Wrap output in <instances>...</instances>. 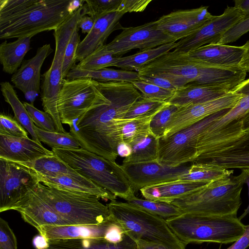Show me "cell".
<instances>
[{"label":"cell","mask_w":249,"mask_h":249,"mask_svg":"<svg viewBox=\"0 0 249 249\" xmlns=\"http://www.w3.org/2000/svg\"><path fill=\"white\" fill-rule=\"evenodd\" d=\"M94 84L110 103L91 109L73 121L70 132L81 148L115 161L118 144L123 142L121 121L142 94L130 82L94 80Z\"/></svg>","instance_id":"cell-1"},{"label":"cell","mask_w":249,"mask_h":249,"mask_svg":"<svg viewBox=\"0 0 249 249\" xmlns=\"http://www.w3.org/2000/svg\"><path fill=\"white\" fill-rule=\"evenodd\" d=\"M139 75L158 76L169 81L177 89L195 84L221 87L233 91L246 79L240 67L217 68L207 66L188 53L169 51L145 65Z\"/></svg>","instance_id":"cell-2"},{"label":"cell","mask_w":249,"mask_h":249,"mask_svg":"<svg viewBox=\"0 0 249 249\" xmlns=\"http://www.w3.org/2000/svg\"><path fill=\"white\" fill-rule=\"evenodd\" d=\"M194 162H205L226 169H249V128L238 120L214 134L198 140Z\"/></svg>","instance_id":"cell-3"},{"label":"cell","mask_w":249,"mask_h":249,"mask_svg":"<svg viewBox=\"0 0 249 249\" xmlns=\"http://www.w3.org/2000/svg\"><path fill=\"white\" fill-rule=\"evenodd\" d=\"M242 174L207 184L202 188L171 203L184 213L206 216H237L242 204Z\"/></svg>","instance_id":"cell-4"},{"label":"cell","mask_w":249,"mask_h":249,"mask_svg":"<svg viewBox=\"0 0 249 249\" xmlns=\"http://www.w3.org/2000/svg\"><path fill=\"white\" fill-rule=\"evenodd\" d=\"M53 153L82 176L127 201L135 193L121 165L80 147L52 148Z\"/></svg>","instance_id":"cell-5"},{"label":"cell","mask_w":249,"mask_h":249,"mask_svg":"<svg viewBox=\"0 0 249 249\" xmlns=\"http://www.w3.org/2000/svg\"><path fill=\"white\" fill-rule=\"evenodd\" d=\"M110 218L135 242L162 244L170 249H185L166 220L127 202L110 201L107 205Z\"/></svg>","instance_id":"cell-6"},{"label":"cell","mask_w":249,"mask_h":249,"mask_svg":"<svg viewBox=\"0 0 249 249\" xmlns=\"http://www.w3.org/2000/svg\"><path fill=\"white\" fill-rule=\"evenodd\" d=\"M166 221L186 246L192 243L234 242L243 235L246 229V225L237 216H206L184 213Z\"/></svg>","instance_id":"cell-7"},{"label":"cell","mask_w":249,"mask_h":249,"mask_svg":"<svg viewBox=\"0 0 249 249\" xmlns=\"http://www.w3.org/2000/svg\"><path fill=\"white\" fill-rule=\"evenodd\" d=\"M39 197L70 225H99L110 219L107 205L97 196L47 186L34 188Z\"/></svg>","instance_id":"cell-8"},{"label":"cell","mask_w":249,"mask_h":249,"mask_svg":"<svg viewBox=\"0 0 249 249\" xmlns=\"http://www.w3.org/2000/svg\"><path fill=\"white\" fill-rule=\"evenodd\" d=\"M70 0H37L33 5L6 20L0 21V39L31 37L54 30L71 15Z\"/></svg>","instance_id":"cell-9"},{"label":"cell","mask_w":249,"mask_h":249,"mask_svg":"<svg viewBox=\"0 0 249 249\" xmlns=\"http://www.w3.org/2000/svg\"><path fill=\"white\" fill-rule=\"evenodd\" d=\"M109 103L91 78L64 79L57 103L60 121L70 126L89 110Z\"/></svg>","instance_id":"cell-10"},{"label":"cell","mask_w":249,"mask_h":249,"mask_svg":"<svg viewBox=\"0 0 249 249\" xmlns=\"http://www.w3.org/2000/svg\"><path fill=\"white\" fill-rule=\"evenodd\" d=\"M229 109L213 114L168 137L159 138L158 161L170 167H177L194 162L196 154V142L199 134Z\"/></svg>","instance_id":"cell-11"},{"label":"cell","mask_w":249,"mask_h":249,"mask_svg":"<svg viewBox=\"0 0 249 249\" xmlns=\"http://www.w3.org/2000/svg\"><path fill=\"white\" fill-rule=\"evenodd\" d=\"M39 182L36 173L16 162L0 159V212L12 207Z\"/></svg>","instance_id":"cell-12"},{"label":"cell","mask_w":249,"mask_h":249,"mask_svg":"<svg viewBox=\"0 0 249 249\" xmlns=\"http://www.w3.org/2000/svg\"><path fill=\"white\" fill-rule=\"evenodd\" d=\"M176 42L157 28L156 21L136 26L124 28L110 43L107 49L114 55H121L135 49L140 51Z\"/></svg>","instance_id":"cell-13"},{"label":"cell","mask_w":249,"mask_h":249,"mask_svg":"<svg viewBox=\"0 0 249 249\" xmlns=\"http://www.w3.org/2000/svg\"><path fill=\"white\" fill-rule=\"evenodd\" d=\"M243 96L233 90L211 101L180 107L172 116L161 138L168 137L220 111L232 108Z\"/></svg>","instance_id":"cell-14"},{"label":"cell","mask_w":249,"mask_h":249,"mask_svg":"<svg viewBox=\"0 0 249 249\" xmlns=\"http://www.w3.org/2000/svg\"><path fill=\"white\" fill-rule=\"evenodd\" d=\"M244 17L245 14L238 8L227 6L223 14L214 16L198 30L178 41L174 50L188 53L206 45L218 43L224 35Z\"/></svg>","instance_id":"cell-15"},{"label":"cell","mask_w":249,"mask_h":249,"mask_svg":"<svg viewBox=\"0 0 249 249\" xmlns=\"http://www.w3.org/2000/svg\"><path fill=\"white\" fill-rule=\"evenodd\" d=\"M55 49L52 64L43 75L41 98L45 112L53 118L57 132H67L60 121L57 107L59 94L62 88V65L68 42L63 39L55 40Z\"/></svg>","instance_id":"cell-16"},{"label":"cell","mask_w":249,"mask_h":249,"mask_svg":"<svg viewBox=\"0 0 249 249\" xmlns=\"http://www.w3.org/2000/svg\"><path fill=\"white\" fill-rule=\"evenodd\" d=\"M121 166L135 193L146 186L178 180L190 166L183 164L170 167L157 160L123 163Z\"/></svg>","instance_id":"cell-17"},{"label":"cell","mask_w":249,"mask_h":249,"mask_svg":"<svg viewBox=\"0 0 249 249\" xmlns=\"http://www.w3.org/2000/svg\"><path fill=\"white\" fill-rule=\"evenodd\" d=\"M208 6L178 10L160 17L156 20L157 28L176 41L180 40L203 26L214 16Z\"/></svg>","instance_id":"cell-18"},{"label":"cell","mask_w":249,"mask_h":249,"mask_svg":"<svg viewBox=\"0 0 249 249\" xmlns=\"http://www.w3.org/2000/svg\"><path fill=\"white\" fill-rule=\"evenodd\" d=\"M34 188L23 196L11 210L18 212L25 222L36 229L43 226L70 225L39 197Z\"/></svg>","instance_id":"cell-19"},{"label":"cell","mask_w":249,"mask_h":249,"mask_svg":"<svg viewBox=\"0 0 249 249\" xmlns=\"http://www.w3.org/2000/svg\"><path fill=\"white\" fill-rule=\"evenodd\" d=\"M53 154L52 150L29 138L0 134V159L26 162Z\"/></svg>","instance_id":"cell-20"},{"label":"cell","mask_w":249,"mask_h":249,"mask_svg":"<svg viewBox=\"0 0 249 249\" xmlns=\"http://www.w3.org/2000/svg\"><path fill=\"white\" fill-rule=\"evenodd\" d=\"M124 14L114 11L105 14L94 20L91 31L80 42L78 47L76 59L79 61L105 45L108 36L116 30H123L120 23Z\"/></svg>","instance_id":"cell-21"},{"label":"cell","mask_w":249,"mask_h":249,"mask_svg":"<svg viewBox=\"0 0 249 249\" xmlns=\"http://www.w3.org/2000/svg\"><path fill=\"white\" fill-rule=\"evenodd\" d=\"M246 51L244 46L212 43L201 46L188 54L205 65L217 68L239 67Z\"/></svg>","instance_id":"cell-22"},{"label":"cell","mask_w":249,"mask_h":249,"mask_svg":"<svg viewBox=\"0 0 249 249\" xmlns=\"http://www.w3.org/2000/svg\"><path fill=\"white\" fill-rule=\"evenodd\" d=\"M50 44L38 48L32 58L23 60L20 68L12 75L11 82L22 91L38 94L40 87V71L45 59L53 52Z\"/></svg>","instance_id":"cell-23"},{"label":"cell","mask_w":249,"mask_h":249,"mask_svg":"<svg viewBox=\"0 0 249 249\" xmlns=\"http://www.w3.org/2000/svg\"><path fill=\"white\" fill-rule=\"evenodd\" d=\"M39 182L50 187L95 196L106 201H115L117 196L84 177L66 175L45 176L36 173Z\"/></svg>","instance_id":"cell-24"},{"label":"cell","mask_w":249,"mask_h":249,"mask_svg":"<svg viewBox=\"0 0 249 249\" xmlns=\"http://www.w3.org/2000/svg\"><path fill=\"white\" fill-rule=\"evenodd\" d=\"M208 183L178 179L146 186L140 191L145 199L171 203L202 188Z\"/></svg>","instance_id":"cell-25"},{"label":"cell","mask_w":249,"mask_h":249,"mask_svg":"<svg viewBox=\"0 0 249 249\" xmlns=\"http://www.w3.org/2000/svg\"><path fill=\"white\" fill-rule=\"evenodd\" d=\"M114 223L111 219L99 225H68L43 226L36 229L39 233L49 240L80 239L105 237L109 228Z\"/></svg>","instance_id":"cell-26"},{"label":"cell","mask_w":249,"mask_h":249,"mask_svg":"<svg viewBox=\"0 0 249 249\" xmlns=\"http://www.w3.org/2000/svg\"><path fill=\"white\" fill-rule=\"evenodd\" d=\"M230 90L225 88L191 84L178 88L168 103L182 107L211 101L223 96Z\"/></svg>","instance_id":"cell-27"},{"label":"cell","mask_w":249,"mask_h":249,"mask_svg":"<svg viewBox=\"0 0 249 249\" xmlns=\"http://www.w3.org/2000/svg\"><path fill=\"white\" fill-rule=\"evenodd\" d=\"M46 249H137L136 242L124 234L118 243L108 242L104 237L49 240Z\"/></svg>","instance_id":"cell-28"},{"label":"cell","mask_w":249,"mask_h":249,"mask_svg":"<svg viewBox=\"0 0 249 249\" xmlns=\"http://www.w3.org/2000/svg\"><path fill=\"white\" fill-rule=\"evenodd\" d=\"M233 90L243 94V97L233 107L203 130L198 136L197 140L214 134L230 123L240 119L249 111V78L241 83Z\"/></svg>","instance_id":"cell-29"},{"label":"cell","mask_w":249,"mask_h":249,"mask_svg":"<svg viewBox=\"0 0 249 249\" xmlns=\"http://www.w3.org/2000/svg\"><path fill=\"white\" fill-rule=\"evenodd\" d=\"M31 37L18 38L16 41L0 45V61L2 70L9 74H14L21 66L26 54L31 49Z\"/></svg>","instance_id":"cell-30"},{"label":"cell","mask_w":249,"mask_h":249,"mask_svg":"<svg viewBox=\"0 0 249 249\" xmlns=\"http://www.w3.org/2000/svg\"><path fill=\"white\" fill-rule=\"evenodd\" d=\"M88 77L92 80L102 82H132L140 79L137 71L124 70H115L105 68L97 71H87L79 69L75 64L67 74L66 79H73Z\"/></svg>","instance_id":"cell-31"},{"label":"cell","mask_w":249,"mask_h":249,"mask_svg":"<svg viewBox=\"0 0 249 249\" xmlns=\"http://www.w3.org/2000/svg\"><path fill=\"white\" fill-rule=\"evenodd\" d=\"M177 46V42H172L154 48L139 51L132 55L121 57L115 67L124 70H135L138 72L145 65L175 49Z\"/></svg>","instance_id":"cell-32"},{"label":"cell","mask_w":249,"mask_h":249,"mask_svg":"<svg viewBox=\"0 0 249 249\" xmlns=\"http://www.w3.org/2000/svg\"><path fill=\"white\" fill-rule=\"evenodd\" d=\"M17 163L45 176L66 175L74 177H83L54 154L32 161Z\"/></svg>","instance_id":"cell-33"},{"label":"cell","mask_w":249,"mask_h":249,"mask_svg":"<svg viewBox=\"0 0 249 249\" xmlns=\"http://www.w3.org/2000/svg\"><path fill=\"white\" fill-rule=\"evenodd\" d=\"M0 89L5 101L11 107L14 118L30 133L32 139L41 143L35 130V124L23 103L18 99L13 86L9 82L0 83Z\"/></svg>","instance_id":"cell-34"},{"label":"cell","mask_w":249,"mask_h":249,"mask_svg":"<svg viewBox=\"0 0 249 249\" xmlns=\"http://www.w3.org/2000/svg\"><path fill=\"white\" fill-rule=\"evenodd\" d=\"M233 170L226 169L205 162H194L178 179L210 183L232 175Z\"/></svg>","instance_id":"cell-35"},{"label":"cell","mask_w":249,"mask_h":249,"mask_svg":"<svg viewBox=\"0 0 249 249\" xmlns=\"http://www.w3.org/2000/svg\"><path fill=\"white\" fill-rule=\"evenodd\" d=\"M130 144L132 148V153L124 159L123 163L158 160L159 138L152 133L134 140Z\"/></svg>","instance_id":"cell-36"},{"label":"cell","mask_w":249,"mask_h":249,"mask_svg":"<svg viewBox=\"0 0 249 249\" xmlns=\"http://www.w3.org/2000/svg\"><path fill=\"white\" fill-rule=\"evenodd\" d=\"M126 202L166 220L178 217L184 213L180 208L171 203L143 199L135 196Z\"/></svg>","instance_id":"cell-37"},{"label":"cell","mask_w":249,"mask_h":249,"mask_svg":"<svg viewBox=\"0 0 249 249\" xmlns=\"http://www.w3.org/2000/svg\"><path fill=\"white\" fill-rule=\"evenodd\" d=\"M120 57L114 55L105 44L80 61L77 65L75 64V66L82 70L97 71L115 66Z\"/></svg>","instance_id":"cell-38"},{"label":"cell","mask_w":249,"mask_h":249,"mask_svg":"<svg viewBox=\"0 0 249 249\" xmlns=\"http://www.w3.org/2000/svg\"><path fill=\"white\" fill-rule=\"evenodd\" d=\"M155 115L132 119H123L121 123V133L123 142L130 144L134 140L151 133L150 124Z\"/></svg>","instance_id":"cell-39"},{"label":"cell","mask_w":249,"mask_h":249,"mask_svg":"<svg viewBox=\"0 0 249 249\" xmlns=\"http://www.w3.org/2000/svg\"><path fill=\"white\" fill-rule=\"evenodd\" d=\"M40 141L52 148L78 149L80 144L70 132L62 133L42 130L36 125L34 127Z\"/></svg>","instance_id":"cell-40"},{"label":"cell","mask_w":249,"mask_h":249,"mask_svg":"<svg viewBox=\"0 0 249 249\" xmlns=\"http://www.w3.org/2000/svg\"><path fill=\"white\" fill-rule=\"evenodd\" d=\"M168 103L145 98L142 95L132 104L124 119H132L155 115Z\"/></svg>","instance_id":"cell-41"},{"label":"cell","mask_w":249,"mask_h":249,"mask_svg":"<svg viewBox=\"0 0 249 249\" xmlns=\"http://www.w3.org/2000/svg\"><path fill=\"white\" fill-rule=\"evenodd\" d=\"M179 108L168 103L152 119L150 124L151 133L159 139L162 137L172 116Z\"/></svg>","instance_id":"cell-42"},{"label":"cell","mask_w":249,"mask_h":249,"mask_svg":"<svg viewBox=\"0 0 249 249\" xmlns=\"http://www.w3.org/2000/svg\"><path fill=\"white\" fill-rule=\"evenodd\" d=\"M122 0H85L83 5L85 15L94 20L105 14L117 11Z\"/></svg>","instance_id":"cell-43"},{"label":"cell","mask_w":249,"mask_h":249,"mask_svg":"<svg viewBox=\"0 0 249 249\" xmlns=\"http://www.w3.org/2000/svg\"><path fill=\"white\" fill-rule=\"evenodd\" d=\"M131 83L140 91L143 97L154 100L168 102L175 92L140 79Z\"/></svg>","instance_id":"cell-44"},{"label":"cell","mask_w":249,"mask_h":249,"mask_svg":"<svg viewBox=\"0 0 249 249\" xmlns=\"http://www.w3.org/2000/svg\"><path fill=\"white\" fill-rule=\"evenodd\" d=\"M79 29L78 27L75 29L65 50L62 65L63 79H66L67 74L75 64L77 51L81 42Z\"/></svg>","instance_id":"cell-45"},{"label":"cell","mask_w":249,"mask_h":249,"mask_svg":"<svg viewBox=\"0 0 249 249\" xmlns=\"http://www.w3.org/2000/svg\"><path fill=\"white\" fill-rule=\"evenodd\" d=\"M23 104L36 126L45 131H56L55 123L49 114L38 110L30 103L25 102Z\"/></svg>","instance_id":"cell-46"},{"label":"cell","mask_w":249,"mask_h":249,"mask_svg":"<svg viewBox=\"0 0 249 249\" xmlns=\"http://www.w3.org/2000/svg\"><path fill=\"white\" fill-rule=\"evenodd\" d=\"M36 1L37 0H0V21L17 15Z\"/></svg>","instance_id":"cell-47"},{"label":"cell","mask_w":249,"mask_h":249,"mask_svg":"<svg viewBox=\"0 0 249 249\" xmlns=\"http://www.w3.org/2000/svg\"><path fill=\"white\" fill-rule=\"evenodd\" d=\"M0 134L29 138L26 130L15 118L3 113L0 114Z\"/></svg>","instance_id":"cell-48"},{"label":"cell","mask_w":249,"mask_h":249,"mask_svg":"<svg viewBox=\"0 0 249 249\" xmlns=\"http://www.w3.org/2000/svg\"><path fill=\"white\" fill-rule=\"evenodd\" d=\"M249 31V15L245 16L241 20L234 25L223 36L219 42L220 44L234 42Z\"/></svg>","instance_id":"cell-49"},{"label":"cell","mask_w":249,"mask_h":249,"mask_svg":"<svg viewBox=\"0 0 249 249\" xmlns=\"http://www.w3.org/2000/svg\"><path fill=\"white\" fill-rule=\"evenodd\" d=\"M0 249H18L16 235L8 222L0 218Z\"/></svg>","instance_id":"cell-50"},{"label":"cell","mask_w":249,"mask_h":249,"mask_svg":"<svg viewBox=\"0 0 249 249\" xmlns=\"http://www.w3.org/2000/svg\"><path fill=\"white\" fill-rule=\"evenodd\" d=\"M152 0H122L117 11L123 13L142 12Z\"/></svg>","instance_id":"cell-51"},{"label":"cell","mask_w":249,"mask_h":249,"mask_svg":"<svg viewBox=\"0 0 249 249\" xmlns=\"http://www.w3.org/2000/svg\"><path fill=\"white\" fill-rule=\"evenodd\" d=\"M124 234L122 227L114 222L107 231L104 238L109 242L118 243L122 241Z\"/></svg>","instance_id":"cell-52"},{"label":"cell","mask_w":249,"mask_h":249,"mask_svg":"<svg viewBox=\"0 0 249 249\" xmlns=\"http://www.w3.org/2000/svg\"><path fill=\"white\" fill-rule=\"evenodd\" d=\"M140 79L143 81L151 83L160 88L176 91L177 89L169 81L158 76L139 75Z\"/></svg>","instance_id":"cell-53"},{"label":"cell","mask_w":249,"mask_h":249,"mask_svg":"<svg viewBox=\"0 0 249 249\" xmlns=\"http://www.w3.org/2000/svg\"><path fill=\"white\" fill-rule=\"evenodd\" d=\"M249 247V225H246V231L243 235L227 249H246Z\"/></svg>","instance_id":"cell-54"},{"label":"cell","mask_w":249,"mask_h":249,"mask_svg":"<svg viewBox=\"0 0 249 249\" xmlns=\"http://www.w3.org/2000/svg\"><path fill=\"white\" fill-rule=\"evenodd\" d=\"M94 24V20L89 16H85L82 18L79 23V28L81 29L84 34H89L92 30Z\"/></svg>","instance_id":"cell-55"},{"label":"cell","mask_w":249,"mask_h":249,"mask_svg":"<svg viewBox=\"0 0 249 249\" xmlns=\"http://www.w3.org/2000/svg\"><path fill=\"white\" fill-rule=\"evenodd\" d=\"M132 151V148L130 144L122 142L117 146V152L118 156L123 158H127Z\"/></svg>","instance_id":"cell-56"},{"label":"cell","mask_w":249,"mask_h":249,"mask_svg":"<svg viewBox=\"0 0 249 249\" xmlns=\"http://www.w3.org/2000/svg\"><path fill=\"white\" fill-rule=\"evenodd\" d=\"M136 242L137 249H170L162 244L148 242L142 240H138Z\"/></svg>","instance_id":"cell-57"},{"label":"cell","mask_w":249,"mask_h":249,"mask_svg":"<svg viewBox=\"0 0 249 249\" xmlns=\"http://www.w3.org/2000/svg\"><path fill=\"white\" fill-rule=\"evenodd\" d=\"M33 242L36 249H46L49 246L48 240L40 234L34 237Z\"/></svg>","instance_id":"cell-58"},{"label":"cell","mask_w":249,"mask_h":249,"mask_svg":"<svg viewBox=\"0 0 249 249\" xmlns=\"http://www.w3.org/2000/svg\"><path fill=\"white\" fill-rule=\"evenodd\" d=\"M241 174L243 176L244 183H246L248 186L249 198V169L242 170ZM247 215H249V202L248 207L244 210L243 213L238 217V218L239 220H241Z\"/></svg>","instance_id":"cell-59"},{"label":"cell","mask_w":249,"mask_h":249,"mask_svg":"<svg viewBox=\"0 0 249 249\" xmlns=\"http://www.w3.org/2000/svg\"><path fill=\"white\" fill-rule=\"evenodd\" d=\"M234 7L242 11L245 16L249 15V0H236Z\"/></svg>","instance_id":"cell-60"},{"label":"cell","mask_w":249,"mask_h":249,"mask_svg":"<svg viewBox=\"0 0 249 249\" xmlns=\"http://www.w3.org/2000/svg\"><path fill=\"white\" fill-rule=\"evenodd\" d=\"M85 2V0H72L68 6V11L70 14H72L77 11Z\"/></svg>","instance_id":"cell-61"},{"label":"cell","mask_w":249,"mask_h":249,"mask_svg":"<svg viewBox=\"0 0 249 249\" xmlns=\"http://www.w3.org/2000/svg\"><path fill=\"white\" fill-rule=\"evenodd\" d=\"M239 66L247 73L249 72V51H246L245 53Z\"/></svg>","instance_id":"cell-62"},{"label":"cell","mask_w":249,"mask_h":249,"mask_svg":"<svg viewBox=\"0 0 249 249\" xmlns=\"http://www.w3.org/2000/svg\"><path fill=\"white\" fill-rule=\"evenodd\" d=\"M239 120L242 122L244 129L249 128V111Z\"/></svg>","instance_id":"cell-63"},{"label":"cell","mask_w":249,"mask_h":249,"mask_svg":"<svg viewBox=\"0 0 249 249\" xmlns=\"http://www.w3.org/2000/svg\"><path fill=\"white\" fill-rule=\"evenodd\" d=\"M243 46L246 48V51H249V40Z\"/></svg>","instance_id":"cell-64"}]
</instances>
